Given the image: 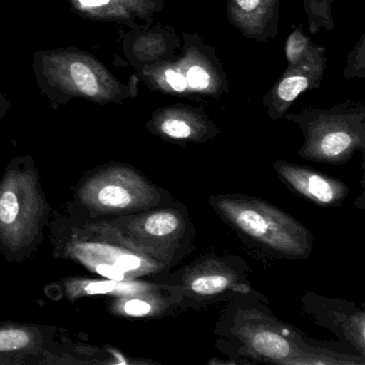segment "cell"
Wrapping results in <instances>:
<instances>
[{"label":"cell","instance_id":"cell-13","mask_svg":"<svg viewBox=\"0 0 365 365\" xmlns=\"http://www.w3.org/2000/svg\"><path fill=\"white\" fill-rule=\"evenodd\" d=\"M320 48L319 52L314 51L311 56L305 57L299 63H294L287 69L285 76L275 85L268 96L271 100L266 102L269 108V114L273 120H277L283 116L292 102L303 91L315 88L322 80L324 69V59Z\"/></svg>","mask_w":365,"mask_h":365},{"label":"cell","instance_id":"cell-8","mask_svg":"<svg viewBox=\"0 0 365 365\" xmlns=\"http://www.w3.org/2000/svg\"><path fill=\"white\" fill-rule=\"evenodd\" d=\"M160 273L155 279L182 292L183 307L196 309L228 301L252 289L249 268L238 256L207 254L174 273Z\"/></svg>","mask_w":365,"mask_h":365},{"label":"cell","instance_id":"cell-18","mask_svg":"<svg viewBox=\"0 0 365 365\" xmlns=\"http://www.w3.org/2000/svg\"><path fill=\"white\" fill-rule=\"evenodd\" d=\"M140 279H96L86 277H70L63 282L66 297L70 301H76L85 297H115L131 292Z\"/></svg>","mask_w":365,"mask_h":365},{"label":"cell","instance_id":"cell-12","mask_svg":"<svg viewBox=\"0 0 365 365\" xmlns=\"http://www.w3.org/2000/svg\"><path fill=\"white\" fill-rule=\"evenodd\" d=\"M273 168L286 187L319 206H339L349 196V187L343 181L307 166L277 160Z\"/></svg>","mask_w":365,"mask_h":365},{"label":"cell","instance_id":"cell-11","mask_svg":"<svg viewBox=\"0 0 365 365\" xmlns=\"http://www.w3.org/2000/svg\"><path fill=\"white\" fill-rule=\"evenodd\" d=\"M113 315L130 318H160L185 309L183 294L176 286L140 279L127 294L110 297Z\"/></svg>","mask_w":365,"mask_h":365},{"label":"cell","instance_id":"cell-3","mask_svg":"<svg viewBox=\"0 0 365 365\" xmlns=\"http://www.w3.org/2000/svg\"><path fill=\"white\" fill-rule=\"evenodd\" d=\"M31 66L38 89L55 110L72 100L106 106L136 97L135 83L125 84L97 57L73 46L36 51Z\"/></svg>","mask_w":365,"mask_h":365},{"label":"cell","instance_id":"cell-19","mask_svg":"<svg viewBox=\"0 0 365 365\" xmlns=\"http://www.w3.org/2000/svg\"><path fill=\"white\" fill-rule=\"evenodd\" d=\"M174 67V66H173ZM185 80L187 93H207L213 95L217 91V83H220L217 76L211 70V66L202 63L200 59L195 58L194 61H189V57L183 61L180 67H175Z\"/></svg>","mask_w":365,"mask_h":365},{"label":"cell","instance_id":"cell-5","mask_svg":"<svg viewBox=\"0 0 365 365\" xmlns=\"http://www.w3.org/2000/svg\"><path fill=\"white\" fill-rule=\"evenodd\" d=\"M209 205L241 238L277 259H305L314 249L307 226L266 200L239 193L211 195Z\"/></svg>","mask_w":365,"mask_h":365},{"label":"cell","instance_id":"cell-14","mask_svg":"<svg viewBox=\"0 0 365 365\" xmlns=\"http://www.w3.org/2000/svg\"><path fill=\"white\" fill-rule=\"evenodd\" d=\"M147 129L163 140L178 143H206L219 129L205 115L187 108H166L155 113Z\"/></svg>","mask_w":365,"mask_h":365},{"label":"cell","instance_id":"cell-2","mask_svg":"<svg viewBox=\"0 0 365 365\" xmlns=\"http://www.w3.org/2000/svg\"><path fill=\"white\" fill-rule=\"evenodd\" d=\"M48 230L55 257L82 264L104 279H142L170 270L143 253L106 217H91L76 204L56 211Z\"/></svg>","mask_w":365,"mask_h":365},{"label":"cell","instance_id":"cell-6","mask_svg":"<svg viewBox=\"0 0 365 365\" xmlns=\"http://www.w3.org/2000/svg\"><path fill=\"white\" fill-rule=\"evenodd\" d=\"M74 204L91 217H118L174 202L170 192L128 164L112 163L83 177Z\"/></svg>","mask_w":365,"mask_h":365},{"label":"cell","instance_id":"cell-17","mask_svg":"<svg viewBox=\"0 0 365 365\" xmlns=\"http://www.w3.org/2000/svg\"><path fill=\"white\" fill-rule=\"evenodd\" d=\"M230 19L247 37H260L262 40L264 31L267 36L274 37L270 31L272 20L277 22V6L279 0H230Z\"/></svg>","mask_w":365,"mask_h":365},{"label":"cell","instance_id":"cell-4","mask_svg":"<svg viewBox=\"0 0 365 365\" xmlns=\"http://www.w3.org/2000/svg\"><path fill=\"white\" fill-rule=\"evenodd\" d=\"M52 210L31 155L9 162L0 178V253L9 262L31 258L43 241Z\"/></svg>","mask_w":365,"mask_h":365},{"label":"cell","instance_id":"cell-9","mask_svg":"<svg viewBox=\"0 0 365 365\" xmlns=\"http://www.w3.org/2000/svg\"><path fill=\"white\" fill-rule=\"evenodd\" d=\"M304 113V112H303ZM300 125L305 140L301 158L324 164H344L365 144L363 113L312 112L286 116Z\"/></svg>","mask_w":365,"mask_h":365},{"label":"cell","instance_id":"cell-16","mask_svg":"<svg viewBox=\"0 0 365 365\" xmlns=\"http://www.w3.org/2000/svg\"><path fill=\"white\" fill-rule=\"evenodd\" d=\"M55 329L34 324L0 326V363H24L29 356H50Z\"/></svg>","mask_w":365,"mask_h":365},{"label":"cell","instance_id":"cell-10","mask_svg":"<svg viewBox=\"0 0 365 365\" xmlns=\"http://www.w3.org/2000/svg\"><path fill=\"white\" fill-rule=\"evenodd\" d=\"M305 313L314 318L316 324L331 332L359 356H365V314L356 305L341 300L305 292L301 298Z\"/></svg>","mask_w":365,"mask_h":365},{"label":"cell","instance_id":"cell-7","mask_svg":"<svg viewBox=\"0 0 365 365\" xmlns=\"http://www.w3.org/2000/svg\"><path fill=\"white\" fill-rule=\"evenodd\" d=\"M106 219L143 253L168 269L195 250V226L187 209L180 202Z\"/></svg>","mask_w":365,"mask_h":365},{"label":"cell","instance_id":"cell-1","mask_svg":"<svg viewBox=\"0 0 365 365\" xmlns=\"http://www.w3.org/2000/svg\"><path fill=\"white\" fill-rule=\"evenodd\" d=\"M217 349L247 363L364 365V358L326 347L281 322L253 288L227 301L217 320Z\"/></svg>","mask_w":365,"mask_h":365},{"label":"cell","instance_id":"cell-20","mask_svg":"<svg viewBox=\"0 0 365 365\" xmlns=\"http://www.w3.org/2000/svg\"><path fill=\"white\" fill-rule=\"evenodd\" d=\"M315 48V46L309 43V39L301 33L300 29H298L288 38L286 43V57L290 65H294L311 55Z\"/></svg>","mask_w":365,"mask_h":365},{"label":"cell","instance_id":"cell-15","mask_svg":"<svg viewBox=\"0 0 365 365\" xmlns=\"http://www.w3.org/2000/svg\"><path fill=\"white\" fill-rule=\"evenodd\" d=\"M161 0H68L71 11L85 20L113 22L134 29L138 21L149 23Z\"/></svg>","mask_w":365,"mask_h":365},{"label":"cell","instance_id":"cell-21","mask_svg":"<svg viewBox=\"0 0 365 365\" xmlns=\"http://www.w3.org/2000/svg\"><path fill=\"white\" fill-rule=\"evenodd\" d=\"M11 101L8 99L5 93L0 91V120L5 118L10 112H11Z\"/></svg>","mask_w":365,"mask_h":365}]
</instances>
